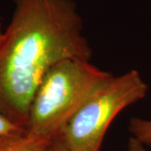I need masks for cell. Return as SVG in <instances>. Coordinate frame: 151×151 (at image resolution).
<instances>
[{
  "instance_id": "obj_1",
  "label": "cell",
  "mask_w": 151,
  "mask_h": 151,
  "mask_svg": "<svg viewBox=\"0 0 151 151\" xmlns=\"http://www.w3.org/2000/svg\"><path fill=\"white\" fill-rule=\"evenodd\" d=\"M0 43V113L26 130L38 86L55 64L90 60L92 50L74 0H13Z\"/></svg>"
},
{
  "instance_id": "obj_2",
  "label": "cell",
  "mask_w": 151,
  "mask_h": 151,
  "mask_svg": "<svg viewBox=\"0 0 151 151\" xmlns=\"http://www.w3.org/2000/svg\"><path fill=\"white\" fill-rule=\"evenodd\" d=\"M112 74L90 60L65 59L44 76L30 104L26 131L56 139Z\"/></svg>"
},
{
  "instance_id": "obj_3",
  "label": "cell",
  "mask_w": 151,
  "mask_h": 151,
  "mask_svg": "<svg viewBox=\"0 0 151 151\" xmlns=\"http://www.w3.org/2000/svg\"><path fill=\"white\" fill-rule=\"evenodd\" d=\"M148 90L138 70L113 75L72 118L60 138L70 151H100L113 119L143 99Z\"/></svg>"
},
{
  "instance_id": "obj_4",
  "label": "cell",
  "mask_w": 151,
  "mask_h": 151,
  "mask_svg": "<svg viewBox=\"0 0 151 151\" xmlns=\"http://www.w3.org/2000/svg\"><path fill=\"white\" fill-rule=\"evenodd\" d=\"M54 140L25 131L0 138V151H46Z\"/></svg>"
},
{
  "instance_id": "obj_5",
  "label": "cell",
  "mask_w": 151,
  "mask_h": 151,
  "mask_svg": "<svg viewBox=\"0 0 151 151\" xmlns=\"http://www.w3.org/2000/svg\"><path fill=\"white\" fill-rule=\"evenodd\" d=\"M129 131L133 138L145 147L151 148V120L132 118L129 124Z\"/></svg>"
},
{
  "instance_id": "obj_6",
  "label": "cell",
  "mask_w": 151,
  "mask_h": 151,
  "mask_svg": "<svg viewBox=\"0 0 151 151\" xmlns=\"http://www.w3.org/2000/svg\"><path fill=\"white\" fill-rule=\"evenodd\" d=\"M25 131L26 130L24 129L19 125L14 123L10 119L0 113V138L8 135L19 134Z\"/></svg>"
},
{
  "instance_id": "obj_7",
  "label": "cell",
  "mask_w": 151,
  "mask_h": 151,
  "mask_svg": "<svg viewBox=\"0 0 151 151\" xmlns=\"http://www.w3.org/2000/svg\"><path fill=\"white\" fill-rule=\"evenodd\" d=\"M46 151H70L69 148L66 146L64 141L60 138H57L53 141V143L50 145Z\"/></svg>"
},
{
  "instance_id": "obj_8",
  "label": "cell",
  "mask_w": 151,
  "mask_h": 151,
  "mask_svg": "<svg viewBox=\"0 0 151 151\" xmlns=\"http://www.w3.org/2000/svg\"><path fill=\"white\" fill-rule=\"evenodd\" d=\"M128 151H150L147 150V147L141 144L139 141L131 137L128 143Z\"/></svg>"
},
{
  "instance_id": "obj_9",
  "label": "cell",
  "mask_w": 151,
  "mask_h": 151,
  "mask_svg": "<svg viewBox=\"0 0 151 151\" xmlns=\"http://www.w3.org/2000/svg\"><path fill=\"white\" fill-rule=\"evenodd\" d=\"M3 35H4V33L1 32V30H0V43H1V41H2V39H3Z\"/></svg>"
},
{
  "instance_id": "obj_10",
  "label": "cell",
  "mask_w": 151,
  "mask_h": 151,
  "mask_svg": "<svg viewBox=\"0 0 151 151\" xmlns=\"http://www.w3.org/2000/svg\"><path fill=\"white\" fill-rule=\"evenodd\" d=\"M0 30H1V19H0Z\"/></svg>"
}]
</instances>
